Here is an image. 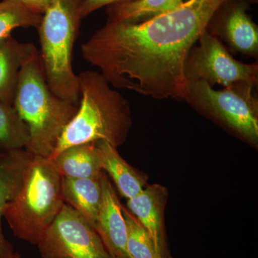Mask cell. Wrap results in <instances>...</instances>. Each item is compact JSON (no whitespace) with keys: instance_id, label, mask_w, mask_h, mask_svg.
Wrapping results in <instances>:
<instances>
[{"instance_id":"14","label":"cell","mask_w":258,"mask_h":258,"mask_svg":"<svg viewBox=\"0 0 258 258\" xmlns=\"http://www.w3.org/2000/svg\"><path fill=\"white\" fill-rule=\"evenodd\" d=\"M101 154L102 169L111 176L120 195L131 199L143 191L147 179L129 165L117 150V148L103 141L96 142Z\"/></svg>"},{"instance_id":"7","label":"cell","mask_w":258,"mask_h":258,"mask_svg":"<svg viewBox=\"0 0 258 258\" xmlns=\"http://www.w3.org/2000/svg\"><path fill=\"white\" fill-rule=\"evenodd\" d=\"M190 51L184 74L186 81H202L211 87L223 88L237 83H248L257 87L258 64H246L235 60L221 40L204 32Z\"/></svg>"},{"instance_id":"4","label":"cell","mask_w":258,"mask_h":258,"mask_svg":"<svg viewBox=\"0 0 258 258\" xmlns=\"http://www.w3.org/2000/svg\"><path fill=\"white\" fill-rule=\"evenodd\" d=\"M13 106L30 132L26 152L50 158L79 104L64 101L50 91L39 52L21 70Z\"/></svg>"},{"instance_id":"15","label":"cell","mask_w":258,"mask_h":258,"mask_svg":"<svg viewBox=\"0 0 258 258\" xmlns=\"http://www.w3.org/2000/svg\"><path fill=\"white\" fill-rule=\"evenodd\" d=\"M62 192L64 201L81 214L95 229L101 202V177L98 179L62 177Z\"/></svg>"},{"instance_id":"13","label":"cell","mask_w":258,"mask_h":258,"mask_svg":"<svg viewBox=\"0 0 258 258\" xmlns=\"http://www.w3.org/2000/svg\"><path fill=\"white\" fill-rule=\"evenodd\" d=\"M51 159L62 177L98 179L104 172L96 142L72 146Z\"/></svg>"},{"instance_id":"2","label":"cell","mask_w":258,"mask_h":258,"mask_svg":"<svg viewBox=\"0 0 258 258\" xmlns=\"http://www.w3.org/2000/svg\"><path fill=\"white\" fill-rule=\"evenodd\" d=\"M80 99L50 159L72 146L103 141L115 148L123 145L132 126L130 103L96 71L78 75Z\"/></svg>"},{"instance_id":"16","label":"cell","mask_w":258,"mask_h":258,"mask_svg":"<svg viewBox=\"0 0 258 258\" xmlns=\"http://www.w3.org/2000/svg\"><path fill=\"white\" fill-rule=\"evenodd\" d=\"M29 153L21 150L10 151L0 161V258H20L3 233L2 220L7 203L13 196L21 179Z\"/></svg>"},{"instance_id":"1","label":"cell","mask_w":258,"mask_h":258,"mask_svg":"<svg viewBox=\"0 0 258 258\" xmlns=\"http://www.w3.org/2000/svg\"><path fill=\"white\" fill-rule=\"evenodd\" d=\"M232 0H187L139 23H108L81 45L83 59L112 87L157 100L184 101L190 51Z\"/></svg>"},{"instance_id":"19","label":"cell","mask_w":258,"mask_h":258,"mask_svg":"<svg viewBox=\"0 0 258 258\" xmlns=\"http://www.w3.org/2000/svg\"><path fill=\"white\" fill-rule=\"evenodd\" d=\"M42 15L28 9L20 0L0 2V42L18 28H38Z\"/></svg>"},{"instance_id":"9","label":"cell","mask_w":258,"mask_h":258,"mask_svg":"<svg viewBox=\"0 0 258 258\" xmlns=\"http://www.w3.org/2000/svg\"><path fill=\"white\" fill-rule=\"evenodd\" d=\"M102 198L96 230L110 255L131 258L126 249L127 227L123 207L106 173L101 176Z\"/></svg>"},{"instance_id":"22","label":"cell","mask_w":258,"mask_h":258,"mask_svg":"<svg viewBox=\"0 0 258 258\" xmlns=\"http://www.w3.org/2000/svg\"><path fill=\"white\" fill-rule=\"evenodd\" d=\"M20 1L28 9L42 15L50 6L54 0H20Z\"/></svg>"},{"instance_id":"17","label":"cell","mask_w":258,"mask_h":258,"mask_svg":"<svg viewBox=\"0 0 258 258\" xmlns=\"http://www.w3.org/2000/svg\"><path fill=\"white\" fill-rule=\"evenodd\" d=\"M184 0H132L108 6V23H139L163 14Z\"/></svg>"},{"instance_id":"5","label":"cell","mask_w":258,"mask_h":258,"mask_svg":"<svg viewBox=\"0 0 258 258\" xmlns=\"http://www.w3.org/2000/svg\"><path fill=\"white\" fill-rule=\"evenodd\" d=\"M84 0H54L42 14L38 27L40 59L47 86L64 101L79 104L78 75L73 52Z\"/></svg>"},{"instance_id":"3","label":"cell","mask_w":258,"mask_h":258,"mask_svg":"<svg viewBox=\"0 0 258 258\" xmlns=\"http://www.w3.org/2000/svg\"><path fill=\"white\" fill-rule=\"evenodd\" d=\"M62 179L52 159L29 154L20 182L3 212L17 237L39 244L64 205Z\"/></svg>"},{"instance_id":"21","label":"cell","mask_w":258,"mask_h":258,"mask_svg":"<svg viewBox=\"0 0 258 258\" xmlns=\"http://www.w3.org/2000/svg\"><path fill=\"white\" fill-rule=\"evenodd\" d=\"M132 0H84L81 10L82 18H86L97 10L105 6L118 4V3H125Z\"/></svg>"},{"instance_id":"10","label":"cell","mask_w":258,"mask_h":258,"mask_svg":"<svg viewBox=\"0 0 258 258\" xmlns=\"http://www.w3.org/2000/svg\"><path fill=\"white\" fill-rule=\"evenodd\" d=\"M167 198L168 191L164 186L149 185L137 196L128 199L127 206L128 211L149 232L161 255L171 258L166 245L164 225Z\"/></svg>"},{"instance_id":"11","label":"cell","mask_w":258,"mask_h":258,"mask_svg":"<svg viewBox=\"0 0 258 258\" xmlns=\"http://www.w3.org/2000/svg\"><path fill=\"white\" fill-rule=\"evenodd\" d=\"M208 32L225 42L232 52L257 57L258 28L247 15L244 4L230 6L218 28Z\"/></svg>"},{"instance_id":"20","label":"cell","mask_w":258,"mask_h":258,"mask_svg":"<svg viewBox=\"0 0 258 258\" xmlns=\"http://www.w3.org/2000/svg\"><path fill=\"white\" fill-rule=\"evenodd\" d=\"M127 227L126 249L131 258H164L147 230L126 209L122 208Z\"/></svg>"},{"instance_id":"8","label":"cell","mask_w":258,"mask_h":258,"mask_svg":"<svg viewBox=\"0 0 258 258\" xmlns=\"http://www.w3.org/2000/svg\"><path fill=\"white\" fill-rule=\"evenodd\" d=\"M43 258H108L94 227L76 210L64 204L37 244Z\"/></svg>"},{"instance_id":"6","label":"cell","mask_w":258,"mask_h":258,"mask_svg":"<svg viewBox=\"0 0 258 258\" xmlns=\"http://www.w3.org/2000/svg\"><path fill=\"white\" fill-rule=\"evenodd\" d=\"M248 83L216 90L202 81L186 84L184 101L254 146L258 144V99Z\"/></svg>"},{"instance_id":"12","label":"cell","mask_w":258,"mask_h":258,"mask_svg":"<svg viewBox=\"0 0 258 258\" xmlns=\"http://www.w3.org/2000/svg\"><path fill=\"white\" fill-rule=\"evenodd\" d=\"M39 52L33 44L12 37L0 42V101L13 105L21 70Z\"/></svg>"},{"instance_id":"23","label":"cell","mask_w":258,"mask_h":258,"mask_svg":"<svg viewBox=\"0 0 258 258\" xmlns=\"http://www.w3.org/2000/svg\"><path fill=\"white\" fill-rule=\"evenodd\" d=\"M108 258H117V257H113V256L109 255V257H108Z\"/></svg>"},{"instance_id":"18","label":"cell","mask_w":258,"mask_h":258,"mask_svg":"<svg viewBox=\"0 0 258 258\" xmlns=\"http://www.w3.org/2000/svg\"><path fill=\"white\" fill-rule=\"evenodd\" d=\"M30 142L28 125L13 105L0 101V147L10 151L26 149Z\"/></svg>"}]
</instances>
